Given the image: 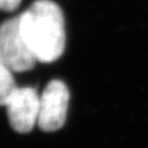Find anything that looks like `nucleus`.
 <instances>
[{
	"label": "nucleus",
	"mask_w": 148,
	"mask_h": 148,
	"mask_svg": "<svg viewBox=\"0 0 148 148\" xmlns=\"http://www.w3.org/2000/svg\"><path fill=\"white\" fill-rule=\"evenodd\" d=\"M5 106L11 127L16 132H30L37 123L40 97L31 87L16 88Z\"/></svg>",
	"instance_id": "obj_4"
},
{
	"label": "nucleus",
	"mask_w": 148,
	"mask_h": 148,
	"mask_svg": "<svg viewBox=\"0 0 148 148\" xmlns=\"http://www.w3.org/2000/svg\"><path fill=\"white\" fill-rule=\"evenodd\" d=\"M20 30L36 60L52 63L64 53L66 33L62 9L51 0H36L19 16Z\"/></svg>",
	"instance_id": "obj_1"
},
{
	"label": "nucleus",
	"mask_w": 148,
	"mask_h": 148,
	"mask_svg": "<svg viewBox=\"0 0 148 148\" xmlns=\"http://www.w3.org/2000/svg\"><path fill=\"white\" fill-rule=\"evenodd\" d=\"M21 0H0V10L2 11H13L20 5Z\"/></svg>",
	"instance_id": "obj_6"
},
{
	"label": "nucleus",
	"mask_w": 148,
	"mask_h": 148,
	"mask_svg": "<svg viewBox=\"0 0 148 148\" xmlns=\"http://www.w3.org/2000/svg\"><path fill=\"white\" fill-rule=\"evenodd\" d=\"M69 103V91L63 81L48 82L40 97L38 126L45 132H53L64 125Z\"/></svg>",
	"instance_id": "obj_3"
},
{
	"label": "nucleus",
	"mask_w": 148,
	"mask_h": 148,
	"mask_svg": "<svg viewBox=\"0 0 148 148\" xmlns=\"http://www.w3.org/2000/svg\"><path fill=\"white\" fill-rule=\"evenodd\" d=\"M0 60L16 73L31 70L37 62L22 36L19 16L0 25Z\"/></svg>",
	"instance_id": "obj_2"
},
{
	"label": "nucleus",
	"mask_w": 148,
	"mask_h": 148,
	"mask_svg": "<svg viewBox=\"0 0 148 148\" xmlns=\"http://www.w3.org/2000/svg\"><path fill=\"white\" fill-rule=\"evenodd\" d=\"M16 88L12 71L0 60V106L7 104Z\"/></svg>",
	"instance_id": "obj_5"
}]
</instances>
